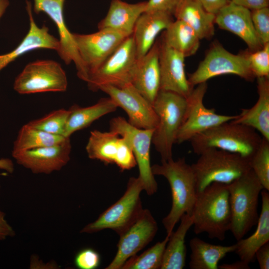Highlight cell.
Segmentation results:
<instances>
[{"mask_svg":"<svg viewBox=\"0 0 269 269\" xmlns=\"http://www.w3.org/2000/svg\"><path fill=\"white\" fill-rule=\"evenodd\" d=\"M153 130L134 127L122 117H115L110 121V131L123 136L129 143L138 166V177L148 195H152L157 190L150 159Z\"/></svg>","mask_w":269,"mask_h":269,"instance_id":"obj_11","label":"cell"},{"mask_svg":"<svg viewBox=\"0 0 269 269\" xmlns=\"http://www.w3.org/2000/svg\"><path fill=\"white\" fill-rule=\"evenodd\" d=\"M262 208L255 232L246 239H241L236 243L234 252L240 260L249 264L254 262L256 251L269 242V193L263 189L261 192Z\"/></svg>","mask_w":269,"mask_h":269,"instance_id":"obj_26","label":"cell"},{"mask_svg":"<svg viewBox=\"0 0 269 269\" xmlns=\"http://www.w3.org/2000/svg\"><path fill=\"white\" fill-rule=\"evenodd\" d=\"M232 2L250 10L269 7V0H230Z\"/></svg>","mask_w":269,"mask_h":269,"instance_id":"obj_41","label":"cell"},{"mask_svg":"<svg viewBox=\"0 0 269 269\" xmlns=\"http://www.w3.org/2000/svg\"><path fill=\"white\" fill-rule=\"evenodd\" d=\"M157 222L148 209H143L136 219L120 236L117 253L106 269H121L125 262L136 255L154 238Z\"/></svg>","mask_w":269,"mask_h":269,"instance_id":"obj_16","label":"cell"},{"mask_svg":"<svg viewBox=\"0 0 269 269\" xmlns=\"http://www.w3.org/2000/svg\"><path fill=\"white\" fill-rule=\"evenodd\" d=\"M249 164L264 189L269 191V140L263 137L259 147L250 159Z\"/></svg>","mask_w":269,"mask_h":269,"instance_id":"obj_35","label":"cell"},{"mask_svg":"<svg viewBox=\"0 0 269 269\" xmlns=\"http://www.w3.org/2000/svg\"><path fill=\"white\" fill-rule=\"evenodd\" d=\"M186 98L177 93L159 90L152 106L158 117L152 143L161 161L172 159V147L183 123L186 109Z\"/></svg>","mask_w":269,"mask_h":269,"instance_id":"obj_5","label":"cell"},{"mask_svg":"<svg viewBox=\"0 0 269 269\" xmlns=\"http://www.w3.org/2000/svg\"><path fill=\"white\" fill-rule=\"evenodd\" d=\"M99 90L107 94L118 107L124 110L128 116V122L133 126L149 130L157 126L158 119L152 104L131 83L120 87L104 85Z\"/></svg>","mask_w":269,"mask_h":269,"instance_id":"obj_15","label":"cell"},{"mask_svg":"<svg viewBox=\"0 0 269 269\" xmlns=\"http://www.w3.org/2000/svg\"><path fill=\"white\" fill-rule=\"evenodd\" d=\"M180 0H148L145 11H160L173 16L174 12Z\"/></svg>","mask_w":269,"mask_h":269,"instance_id":"obj_39","label":"cell"},{"mask_svg":"<svg viewBox=\"0 0 269 269\" xmlns=\"http://www.w3.org/2000/svg\"><path fill=\"white\" fill-rule=\"evenodd\" d=\"M185 57L180 52L159 41L160 90L170 91L186 98L194 88L185 71Z\"/></svg>","mask_w":269,"mask_h":269,"instance_id":"obj_19","label":"cell"},{"mask_svg":"<svg viewBox=\"0 0 269 269\" xmlns=\"http://www.w3.org/2000/svg\"><path fill=\"white\" fill-rule=\"evenodd\" d=\"M89 158L105 164H115L122 170H130L136 162L127 140L115 132L94 130L86 146Z\"/></svg>","mask_w":269,"mask_h":269,"instance_id":"obj_13","label":"cell"},{"mask_svg":"<svg viewBox=\"0 0 269 269\" xmlns=\"http://www.w3.org/2000/svg\"><path fill=\"white\" fill-rule=\"evenodd\" d=\"M73 36L89 78L129 36L116 30L101 29L91 34L73 33Z\"/></svg>","mask_w":269,"mask_h":269,"instance_id":"obj_14","label":"cell"},{"mask_svg":"<svg viewBox=\"0 0 269 269\" xmlns=\"http://www.w3.org/2000/svg\"><path fill=\"white\" fill-rule=\"evenodd\" d=\"M189 247L190 269H218L219 261L236 249V244L231 246L214 245L198 237L190 240Z\"/></svg>","mask_w":269,"mask_h":269,"instance_id":"obj_29","label":"cell"},{"mask_svg":"<svg viewBox=\"0 0 269 269\" xmlns=\"http://www.w3.org/2000/svg\"><path fill=\"white\" fill-rule=\"evenodd\" d=\"M9 0H0V18L5 12L9 5Z\"/></svg>","mask_w":269,"mask_h":269,"instance_id":"obj_46","label":"cell"},{"mask_svg":"<svg viewBox=\"0 0 269 269\" xmlns=\"http://www.w3.org/2000/svg\"><path fill=\"white\" fill-rule=\"evenodd\" d=\"M252 72L256 78L269 77V43L255 51H246Z\"/></svg>","mask_w":269,"mask_h":269,"instance_id":"obj_36","label":"cell"},{"mask_svg":"<svg viewBox=\"0 0 269 269\" xmlns=\"http://www.w3.org/2000/svg\"><path fill=\"white\" fill-rule=\"evenodd\" d=\"M118 108L110 97L101 98L96 104L89 107L73 105L68 109L64 136L70 137L75 132L87 128L102 117L115 112Z\"/></svg>","mask_w":269,"mask_h":269,"instance_id":"obj_28","label":"cell"},{"mask_svg":"<svg viewBox=\"0 0 269 269\" xmlns=\"http://www.w3.org/2000/svg\"><path fill=\"white\" fill-rule=\"evenodd\" d=\"M66 73L58 62L38 60L27 64L16 77L13 89L20 94L66 91Z\"/></svg>","mask_w":269,"mask_h":269,"instance_id":"obj_10","label":"cell"},{"mask_svg":"<svg viewBox=\"0 0 269 269\" xmlns=\"http://www.w3.org/2000/svg\"><path fill=\"white\" fill-rule=\"evenodd\" d=\"M262 138L254 129L230 121L196 135L189 141L194 152L199 155L209 149L217 148L238 154L250 160Z\"/></svg>","mask_w":269,"mask_h":269,"instance_id":"obj_3","label":"cell"},{"mask_svg":"<svg viewBox=\"0 0 269 269\" xmlns=\"http://www.w3.org/2000/svg\"><path fill=\"white\" fill-rule=\"evenodd\" d=\"M173 16L188 24L200 40L210 39L215 34V15L207 11L197 0H180Z\"/></svg>","mask_w":269,"mask_h":269,"instance_id":"obj_27","label":"cell"},{"mask_svg":"<svg viewBox=\"0 0 269 269\" xmlns=\"http://www.w3.org/2000/svg\"><path fill=\"white\" fill-rule=\"evenodd\" d=\"M136 59V49L132 34L91 75L86 82L89 89L96 92L104 85L120 87L131 83L132 71Z\"/></svg>","mask_w":269,"mask_h":269,"instance_id":"obj_9","label":"cell"},{"mask_svg":"<svg viewBox=\"0 0 269 269\" xmlns=\"http://www.w3.org/2000/svg\"><path fill=\"white\" fill-rule=\"evenodd\" d=\"M144 190L140 178L131 177L124 195L103 212L94 222L84 227L81 233H94L111 229L119 235L125 231L143 210L140 194Z\"/></svg>","mask_w":269,"mask_h":269,"instance_id":"obj_7","label":"cell"},{"mask_svg":"<svg viewBox=\"0 0 269 269\" xmlns=\"http://www.w3.org/2000/svg\"><path fill=\"white\" fill-rule=\"evenodd\" d=\"M66 137L47 133L27 123L19 130L13 142L12 153L52 145L62 141Z\"/></svg>","mask_w":269,"mask_h":269,"instance_id":"obj_32","label":"cell"},{"mask_svg":"<svg viewBox=\"0 0 269 269\" xmlns=\"http://www.w3.org/2000/svg\"><path fill=\"white\" fill-rule=\"evenodd\" d=\"M65 0H33L36 14L45 13L55 24L59 35L60 48L57 53L66 64L73 62L79 79L87 82L89 76L78 51L73 33L68 29L63 13Z\"/></svg>","mask_w":269,"mask_h":269,"instance_id":"obj_17","label":"cell"},{"mask_svg":"<svg viewBox=\"0 0 269 269\" xmlns=\"http://www.w3.org/2000/svg\"><path fill=\"white\" fill-rule=\"evenodd\" d=\"M227 188L231 213L230 231L238 241L257 225L259 196L264 189L251 169Z\"/></svg>","mask_w":269,"mask_h":269,"instance_id":"obj_4","label":"cell"},{"mask_svg":"<svg viewBox=\"0 0 269 269\" xmlns=\"http://www.w3.org/2000/svg\"><path fill=\"white\" fill-rule=\"evenodd\" d=\"M251 13L257 36L263 46L269 43V7L251 10Z\"/></svg>","mask_w":269,"mask_h":269,"instance_id":"obj_37","label":"cell"},{"mask_svg":"<svg viewBox=\"0 0 269 269\" xmlns=\"http://www.w3.org/2000/svg\"><path fill=\"white\" fill-rule=\"evenodd\" d=\"M70 137L49 146L12 153L17 163L33 173L50 174L61 170L70 159Z\"/></svg>","mask_w":269,"mask_h":269,"instance_id":"obj_18","label":"cell"},{"mask_svg":"<svg viewBox=\"0 0 269 269\" xmlns=\"http://www.w3.org/2000/svg\"><path fill=\"white\" fill-rule=\"evenodd\" d=\"M26 9L29 20V30L13 50L5 54L0 55V71L17 57L29 51L48 49L57 52L59 49V40L49 33L48 27L45 25L39 27L35 23L32 14L31 3L27 0H26Z\"/></svg>","mask_w":269,"mask_h":269,"instance_id":"obj_22","label":"cell"},{"mask_svg":"<svg viewBox=\"0 0 269 269\" xmlns=\"http://www.w3.org/2000/svg\"><path fill=\"white\" fill-rule=\"evenodd\" d=\"M173 15L160 11H145L137 19L133 31L137 58L152 47L158 34L174 20Z\"/></svg>","mask_w":269,"mask_h":269,"instance_id":"obj_23","label":"cell"},{"mask_svg":"<svg viewBox=\"0 0 269 269\" xmlns=\"http://www.w3.org/2000/svg\"><path fill=\"white\" fill-rule=\"evenodd\" d=\"M180 224L170 234L166 245L161 269H182L185 266L186 250L185 239L193 226L190 215L184 214L180 219Z\"/></svg>","mask_w":269,"mask_h":269,"instance_id":"obj_30","label":"cell"},{"mask_svg":"<svg viewBox=\"0 0 269 269\" xmlns=\"http://www.w3.org/2000/svg\"><path fill=\"white\" fill-rule=\"evenodd\" d=\"M159 41H156L144 55L137 58L133 67L131 83L151 104L159 90Z\"/></svg>","mask_w":269,"mask_h":269,"instance_id":"obj_21","label":"cell"},{"mask_svg":"<svg viewBox=\"0 0 269 269\" xmlns=\"http://www.w3.org/2000/svg\"><path fill=\"white\" fill-rule=\"evenodd\" d=\"M190 215L196 234L206 233L211 239L223 241L231 220L227 185L213 182L197 192Z\"/></svg>","mask_w":269,"mask_h":269,"instance_id":"obj_1","label":"cell"},{"mask_svg":"<svg viewBox=\"0 0 269 269\" xmlns=\"http://www.w3.org/2000/svg\"><path fill=\"white\" fill-rule=\"evenodd\" d=\"M74 263L80 269H95L100 263V255L91 248H86L79 251L76 255Z\"/></svg>","mask_w":269,"mask_h":269,"instance_id":"obj_38","label":"cell"},{"mask_svg":"<svg viewBox=\"0 0 269 269\" xmlns=\"http://www.w3.org/2000/svg\"><path fill=\"white\" fill-rule=\"evenodd\" d=\"M170 235L139 255L128 260L121 269H161L164 250Z\"/></svg>","mask_w":269,"mask_h":269,"instance_id":"obj_33","label":"cell"},{"mask_svg":"<svg viewBox=\"0 0 269 269\" xmlns=\"http://www.w3.org/2000/svg\"><path fill=\"white\" fill-rule=\"evenodd\" d=\"M257 78L258 99L250 109H243L234 123L249 126L269 140V77Z\"/></svg>","mask_w":269,"mask_h":269,"instance_id":"obj_25","label":"cell"},{"mask_svg":"<svg viewBox=\"0 0 269 269\" xmlns=\"http://www.w3.org/2000/svg\"><path fill=\"white\" fill-rule=\"evenodd\" d=\"M208 12L216 14L230 0H197Z\"/></svg>","mask_w":269,"mask_h":269,"instance_id":"obj_42","label":"cell"},{"mask_svg":"<svg viewBox=\"0 0 269 269\" xmlns=\"http://www.w3.org/2000/svg\"><path fill=\"white\" fill-rule=\"evenodd\" d=\"M191 166L197 192L213 182L229 184L251 169L248 159L217 148L203 152Z\"/></svg>","mask_w":269,"mask_h":269,"instance_id":"obj_6","label":"cell"},{"mask_svg":"<svg viewBox=\"0 0 269 269\" xmlns=\"http://www.w3.org/2000/svg\"><path fill=\"white\" fill-rule=\"evenodd\" d=\"M220 269H249V264L240 260V261L231 263L218 265Z\"/></svg>","mask_w":269,"mask_h":269,"instance_id":"obj_44","label":"cell"},{"mask_svg":"<svg viewBox=\"0 0 269 269\" xmlns=\"http://www.w3.org/2000/svg\"><path fill=\"white\" fill-rule=\"evenodd\" d=\"M226 74L235 75L248 81L256 78L251 70L246 51L234 54L219 42L215 41L196 70L188 75V79L195 86L214 77Z\"/></svg>","mask_w":269,"mask_h":269,"instance_id":"obj_8","label":"cell"},{"mask_svg":"<svg viewBox=\"0 0 269 269\" xmlns=\"http://www.w3.org/2000/svg\"><path fill=\"white\" fill-rule=\"evenodd\" d=\"M162 41L185 58L195 54L200 44V39L194 30L178 19L173 20L164 30Z\"/></svg>","mask_w":269,"mask_h":269,"instance_id":"obj_31","label":"cell"},{"mask_svg":"<svg viewBox=\"0 0 269 269\" xmlns=\"http://www.w3.org/2000/svg\"><path fill=\"white\" fill-rule=\"evenodd\" d=\"M69 113V110L60 109L42 118L31 121L27 124L47 133L64 136L65 128Z\"/></svg>","mask_w":269,"mask_h":269,"instance_id":"obj_34","label":"cell"},{"mask_svg":"<svg viewBox=\"0 0 269 269\" xmlns=\"http://www.w3.org/2000/svg\"><path fill=\"white\" fill-rule=\"evenodd\" d=\"M215 23L220 28L241 38L250 51L258 50L263 46L255 32L251 10L247 8L230 0L215 14Z\"/></svg>","mask_w":269,"mask_h":269,"instance_id":"obj_20","label":"cell"},{"mask_svg":"<svg viewBox=\"0 0 269 269\" xmlns=\"http://www.w3.org/2000/svg\"><path fill=\"white\" fill-rule=\"evenodd\" d=\"M4 216V213L0 210V240L15 235L14 231L6 221Z\"/></svg>","mask_w":269,"mask_h":269,"instance_id":"obj_43","label":"cell"},{"mask_svg":"<svg viewBox=\"0 0 269 269\" xmlns=\"http://www.w3.org/2000/svg\"><path fill=\"white\" fill-rule=\"evenodd\" d=\"M196 86L186 98L184 120L176 138V143L178 144L190 141L196 135L237 117V115L218 114L215 109L206 108L203 100L207 90V83L203 82Z\"/></svg>","mask_w":269,"mask_h":269,"instance_id":"obj_12","label":"cell"},{"mask_svg":"<svg viewBox=\"0 0 269 269\" xmlns=\"http://www.w3.org/2000/svg\"><path fill=\"white\" fill-rule=\"evenodd\" d=\"M151 170L154 175L165 177L170 187L172 205L162 221L167 234L170 235L182 216L191 214L197 193L195 176L184 157L161 161L151 165Z\"/></svg>","mask_w":269,"mask_h":269,"instance_id":"obj_2","label":"cell"},{"mask_svg":"<svg viewBox=\"0 0 269 269\" xmlns=\"http://www.w3.org/2000/svg\"><path fill=\"white\" fill-rule=\"evenodd\" d=\"M255 258L261 269H269V242L263 245L256 251Z\"/></svg>","mask_w":269,"mask_h":269,"instance_id":"obj_40","label":"cell"},{"mask_svg":"<svg viewBox=\"0 0 269 269\" xmlns=\"http://www.w3.org/2000/svg\"><path fill=\"white\" fill-rule=\"evenodd\" d=\"M146 7L147 1L130 3L122 0H112L106 15L98 23V28L110 29L131 35L137 19Z\"/></svg>","mask_w":269,"mask_h":269,"instance_id":"obj_24","label":"cell"},{"mask_svg":"<svg viewBox=\"0 0 269 269\" xmlns=\"http://www.w3.org/2000/svg\"><path fill=\"white\" fill-rule=\"evenodd\" d=\"M0 169L12 173L14 171V165L12 161L9 158L0 159Z\"/></svg>","mask_w":269,"mask_h":269,"instance_id":"obj_45","label":"cell"}]
</instances>
